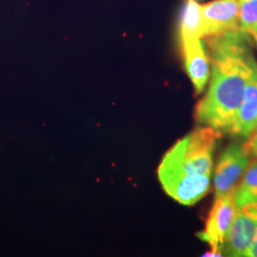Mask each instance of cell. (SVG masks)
Listing matches in <instances>:
<instances>
[{"label": "cell", "instance_id": "12", "mask_svg": "<svg viewBox=\"0 0 257 257\" xmlns=\"http://www.w3.org/2000/svg\"><path fill=\"white\" fill-rule=\"evenodd\" d=\"M243 211H246L249 216H251L256 223V232H255V236L253 239L252 245L249 248L248 252V256L250 257H257V202L251 203L246 205L244 207H242Z\"/></svg>", "mask_w": 257, "mask_h": 257}, {"label": "cell", "instance_id": "3", "mask_svg": "<svg viewBox=\"0 0 257 257\" xmlns=\"http://www.w3.org/2000/svg\"><path fill=\"white\" fill-rule=\"evenodd\" d=\"M234 190V189H233ZM237 207L233 200V191L215 198L214 204L206 220L205 228L197 236L211 246V250L203 256H222L223 242Z\"/></svg>", "mask_w": 257, "mask_h": 257}, {"label": "cell", "instance_id": "10", "mask_svg": "<svg viewBox=\"0 0 257 257\" xmlns=\"http://www.w3.org/2000/svg\"><path fill=\"white\" fill-rule=\"evenodd\" d=\"M233 200L237 208L257 202V159L249 162L242 180L234 188Z\"/></svg>", "mask_w": 257, "mask_h": 257}, {"label": "cell", "instance_id": "14", "mask_svg": "<svg viewBox=\"0 0 257 257\" xmlns=\"http://www.w3.org/2000/svg\"><path fill=\"white\" fill-rule=\"evenodd\" d=\"M246 145L248 146V150L250 152V155L257 157V132L254 134H252L249 138L248 140L246 142Z\"/></svg>", "mask_w": 257, "mask_h": 257}, {"label": "cell", "instance_id": "9", "mask_svg": "<svg viewBox=\"0 0 257 257\" xmlns=\"http://www.w3.org/2000/svg\"><path fill=\"white\" fill-rule=\"evenodd\" d=\"M180 41L202 38V5L195 0H187L184 5L180 25Z\"/></svg>", "mask_w": 257, "mask_h": 257}, {"label": "cell", "instance_id": "6", "mask_svg": "<svg viewBox=\"0 0 257 257\" xmlns=\"http://www.w3.org/2000/svg\"><path fill=\"white\" fill-rule=\"evenodd\" d=\"M256 232L255 220L242 208H237L233 220L227 231L222 253L227 256H248Z\"/></svg>", "mask_w": 257, "mask_h": 257}, {"label": "cell", "instance_id": "13", "mask_svg": "<svg viewBox=\"0 0 257 257\" xmlns=\"http://www.w3.org/2000/svg\"><path fill=\"white\" fill-rule=\"evenodd\" d=\"M248 75L249 78L257 84V63L253 57V55L250 56V58H248Z\"/></svg>", "mask_w": 257, "mask_h": 257}, {"label": "cell", "instance_id": "1", "mask_svg": "<svg viewBox=\"0 0 257 257\" xmlns=\"http://www.w3.org/2000/svg\"><path fill=\"white\" fill-rule=\"evenodd\" d=\"M241 30L208 37L212 75L208 92L195 108L199 124L230 134L249 79L247 61L252 55Z\"/></svg>", "mask_w": 257, "mask_h": 257}, {"label": "cell", "instance_id": "15", "mask_svg": "<svg viewBox=\"0 0 257 257\" xmlns=\"http://www.w3.org/2000/svg\"><path fill=\"white\" fill-rule=\"evenodd\" d=\"M255 40H256V41H257V37H256V38H255Z\"/></svg>", "mask_w": 257, "mask_h": 257}, {"label": "cell", "instance_id": "2", "mask_svg": "<svg viewBox=\"0 0 257 257\" xmlns=\"http://www.w3.org/2000/svg\"><path fill=\"white\" fill-rule=\"evenodd\" d=\"M220 133L202 126L178 140L158 167L166 193L177 202L193 206L210 191L212 154Z\"/></svg>", "mask_w": 257, "mask_h": 257}, {"label": "cell", "instance_id": "5", "mask_svg": "<svg viewBox=\"0 0 257 257\" xmlns=\"http://www.w3.org/2000/svg\"><path fill=\"white\" fill-rule=\"evenodd\" d=\"M240 30L238 0H214L202 5V38Z\"/></svg>", "mask_w": 257, "mask_h": 257}, {"label": "cell", "instance_id": "8", "mask_svg": "<svg viewBox=\"0 0 257 257\" xmlns=\"http://www.w3.org/2000/svg\"><path fill=\"white\" fill-rule=\"evenodd\" d=\"M257 132V84L250 78L245 87L244 98L239 107L230 135L248 138Z\"/></svg>", "mask_w": 257, "mask_h": 257}, {"label": "cell", "instance_id": "11", "mask_svg": "<svg viewBox=\"0 0 257 257\" xmlns=\"http://www.w3.org/2000/svg\"><path fill=\"white\" fill-rule=\"evenodd\" d=\"M239 27L253 38L257 37V0H238Z\"/></svg>", "mask_w": 257, "mask_h": 257}, {"label": "cell", "instance_id": "7", "mask_svg": "<svg viewBox=\"0 0 257 257\" xmlns=\"http://www.w3.org/2000/svg\"><path fill=\"white\" fill-rule=\"evenodd\" d=\"M185 68L197 94L204 91L210 77L209 56L200 38L181 41Z\"/></svg>", "mask_w": 257, "mask_h": 257}, {"label": "cell", "instance_id": "4", "mask_svg": "<svg viewBox=\"0 0 257 257\" xmlns=\"http://www.w3.org/2000/svg\"><path fill=\"white\" fill-rule=\"evenodd\" d=\"M249 160L250 152L246 143H232L225 149L214 173L215 198L233 191L239 178L247 170Z\"/></svg>", "mask_w": 257, "mask_h": 257}]
</instances>
